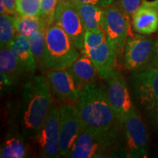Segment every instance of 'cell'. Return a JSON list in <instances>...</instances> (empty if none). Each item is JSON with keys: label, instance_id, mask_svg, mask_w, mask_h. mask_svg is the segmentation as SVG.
<instances>
[{"label": "cell", "instance_id": "8fae6325", "mask_svg": "<svg viewBox=\"0 0 158 158\" xmlns=\"http://www.w3.org/2000/svg\"><path fill=\"white\" fill-rule=\"evenodd\" d=\"M55 21L58 23L78 50L84 48L86 29L76 7L70 0H59Z\"/></svg>", "mask_w": 158, "mask_h": 158}, {"label": "cell", "instance_id": "6da1fadb", "mask_svg": "<svg viewBox=\"0 0 158 158\" xmlns=\"http://www.w3.org/2000/svg\"><path fill=\"white\" fill-rule=\"evenodd\" d=\"M52 102L47 77L34 76L23 84L15 121L27 141H35L54 106Z\"/></svg>", "mask_w": 158, "mask_h": 158}, {"label": "cell", "instance_id": "5bb4252c", "mask_svg": "<svg viewBox=\"0 0 158 158\" xmlns=\"http://www.w3.org/2000/svg\"><path fill=\"white\" fill-rule=\"evenodd\" d=\"M26 75L18 59L8 47L0 51V85L1 94L8 92L19 84Z\"/></svg>", "mask_w": 158, "mask_h": 158}, {"label": "cell", "instance_id": "7a4b0ae2", "mask_svg": "<svg viewBox=\"0 0 158 158\" xmlns=\"http://www.w3.org/2000/svg\"><path fill=\"white\" fill-rule=\"evenodd\" d=\"M83 129L108 131L121 127L105 88L96 83L86 85L76 102Z\"/></svg>", "mask_w": 158, "mask_h": 158}, {"label": "cell", "instance_id": "f546056e", "mask_svg": "<svg viewBox=\"0 0 158 158\" xmlns=\"http://www.w3.org/2000/svg\"><path fill=\"white\" fill-rule=\"evenodd\" d=\"M0 3L5 6L9 15H15L18 14L16 0H0Z\"/></svg>", "mask_w": 158, "mask_h": 158}, {"label": "cell", "instance_id": "d6986e66", "mask_svg": "<svg viewBox=\"0 0 158 158\" xmlns=\"http://www.w3.org/2000/svg\"><path fill=\"white\" fill-rule=\"evenodd\" d=\"M8 48L13 51L26 75H34L37 66L28 37L17 33Z\"/></svg>", "mask_w": 158, "mask_h": 158}, {"label": "cell", "instance_id": "44dd1931", "mask_svg": "<svg viewBox=\"0 0 158 158\" xmlns=\"http://www.w3.org/2000/svg\"><path fill=\"white\" fill-rule=\"evenodd\" d=\"M13 18L17 33L24 35L27 37L35 31L48 28L39 16L16 14L13 15Z\"/></svg>", "mask_w": 158, "mask_h": 158}, {"label": "cell", "instance_id": "5b68a950", "mask_svg": "<svg viewBox=\"0 0 158 158\" xmlns=\"http://www.w3.org/2000/svg\"><path fill=\"white\" fill-rule=\"evenodd\" d=\"M121 136L126 157L141 158L149 156L148 129L135 106L122 123Z\"/></svg>", "mask_w": 158, "mask_h": 158}, {"label": "cell", "instance_id": "cb8c5ba5", "mask_svg": "<svg viewBox=\"0 0 158 158\" xmlns=\"http://www.w3.org/2000/svg\"><path fill=\"white\" fill-rule=\"evenodd\" d=\"M106 35L103 29L97 30H86L84 39V50L97 48L106 42ZM82 49V50H83Z\"/></svg>", "mask_w": 158, "mask_h": 158}, {"label": "cell", "instance_id": "52a82bcc", "mask_svg": "<svg viewBox=\"0 0 158 158\" xmlns=\"http://www.w3.org/2000/svg\"><path fill=\"white\" fill-rule=\"evenodd\" d=\"M155 45V40L148 35L138 33L130 35L122 55L124 69L133 73L153 67Z\"/></svg>", "mask_w": 158, "mask_h": 158}, {"label": "cell", "instance_id": "e0dca14e", "mask_svg": "<svg viewBox=\"0 0 158 158\" xmlns=\"http://www.w3.org/2000/svg\"><path fill=\"white\" fill-rule=\"evenodd\" d=\"M81 53L89 57L98 71L99 77L101 79H104L110 70L115 69L118 58L107 41L97 48L89 50L83 49L81 51Z\"/></svg>", "mask_w": 158, "mask_h": 158}, {"label": "cell", "instance_id": "ffe728a7", "mask_svg": "<svg viewBox=\"0 0 158 158\" xmlns=\"http://www.w3.org/2000/svg\"><path fill=\"white\" fill-rule=\"evenodd\" d=\"M76 7L86 30L102 29L104 9L98 6L70 0Z\"/></svg>", "mask_w": 158, "mask_h": 158}, {"label": "cell", "instance_id": "9c48e42d", "mask_svg": "<svg viewBox=\"0 0 158 158\" xmlns=\"http://www.w3.org/2000/svg\"><path fill=\"white\" fill-rule=\"evenodd\" d=\"M103 80L106 81V90L108 98L120 123L135 108L130 96L125 78L116 69L110 70Z\"/></svg>", "mask_w": 158, "mask_h": 158}, {"label": "cell", "instance_id": "7c38bea8", "mask_svg": "<svg viewBox=\"0 0 158 158\" xmlns=\"http://www.w3.org/2000/svg\"><path fill=\"white\" fill-rule=\"evenodd\" d=\"M40 155L41 157L57 158L59 152V107L54 106L46 121L37 136Z\"/></svg>", "mask_w": 158, "mask_h": 158}, {"label": "cell", "instance_id": "d4e9b609", "mask_svg": "<svg viewBox=\"0 0 158 158\" xmlns=\"http://www.w3.org/2000/svg\"><path fill=\"white\" fill-rule=\"evenodd\" d=\"M59 0H41L40 12L39 17L45 23L47 27L55 22V13Z\"/></svg>", "mask_w": 158, "mask_h": 158}, {"label": "cell", "instance_id": "30bf717a", "mask_svg": "<svg viewBox=\"0 0 158 158\" xmlns=\"http://www.w3.org/2000/svg\"><path fill=\"white\" fill-rule=\"evenodd\" d=\"M83 126L78 109L72 103L59 106V152L60 157H68Z\"/></svg>", "mask_w": 158, "mask_h": 158}, {"label": "cell", "instance_id": "83f0119b", "mask_svg": "<svg viewBox=\"0 0 158 158\" xmlns=\"http://www.w3.org/2000/svg\"><path fill=\"white\" fill-rule=\"evenodd\" d=\"M147 120L155 133L158 135V107L147 113Z\"/></svg>", "mask_w": 158, "mask_h": 158}, {"label": "cell", "instance_id": "8992f818", "mask_svg": "<svg viewBox=\"0 0 158 158\" xmlns=\"http://www.w3.org/2000/svg\"><path fill=\"white\" fill-rule=\"evenodd\" d=\"M102 28L106 32V40L118 59L123 55L126 41L132 33V20L116 4L104 8Z\"/></svg>", "mask_w": 158, "mask_h": 158}, {"label": "cell", "instance_id": "484cf974", "mask_svg": "<svg viewBox=\"0 0 158 158\" xmlns=\"http://www.w3.org/2000/svg\"><path fill=\"white\" fill-rule=\"evenodd\" d=\"M18 14L39 16L41 0H16Z\"/></svg>", "mask_w": 158, "mask_h": 158}, {"label": "cell", "instance_id": "ba28073f", "mask_svg": "<svg viewBox=\"0 0 158 158\" xmlns=\"http://www.w3.org/2000/svg\"><path fill=\"white\" fill-rule=\"evenodd\" d=\"M129 81L134 99L146 114L158 107V69L131 73Z\"/></svg>", "mask_w": 158, "mask_h": 158}, {"label": "cell", "instance_id": "603a6c76", "mask_svg": "<svg viewBox=\"0 0 158 158\" xmlns=\"http://www.w3.org/2000/svg\"><path fill=\"white\" fill-rule=\"evenodd\" d=\"M17 31L13 23V15L8 14L0 15V46L1 48L8 47Z\"/></svg>", "mask_w": 158, "mask_h": 158}, {"label": "cell", "instance_id": "ac0fdd59", "mask_svg": "<svg viewBox=\"0 0 158 158\" xmlns=\"http://www.w3.org/2000/svg\"><path fill=\"white\" fill-rule=\"evenodd\" d=\"M68 70L80 91L86 85L96 83L97 78L99 77L98 71L93 62L87 55L83 53Z\"/></svg>", "mask_w": 158, "mask_h": 158}, {"label": "cell", "instance_id": "2e32d148", "mask_svg": "<svg viewBox=\"0 0 158 158\" xmlns=\"http://www.w3.org/2000/svg\"><path fill=\"white\" fill-rule=\"evenodd\" d=\"M27 140L15 120V124H10L8 130L1 143L0 157L23 158L27 157Z\"/></svg>", "mask_w": 158, "mask_h": 158}, {"label": "cell", "instance_id": "7402d4cb", "mask_svg": "<svg viewBox=\"0 0 158 158\" xmlns=\"http://www.w3.org/2000/svg\"><path fill=\"white\" fill-rule=\"evenodd\" d=\"M46 29L37 30L28 37L37 68L45 70V46Z\"/></svg>", "mask_w": 158, "mask_h": 158}, {"label": "cell", "instance_id": "4dcf8cb0", "mask_svg": "<svg viewBox=\"0 0 158 158\" xmlns=\"http://www.w3.org/2000/svg\"><path fill=\"white\" fill-rule=\"evenodd\" d=\"M152 65L154 68L158 69V35L155 39V54H154V59Z\"/></svg>", "mask_w": 158, "mask_h": 158}, {"label": "cell", "instance_id": "3957f363", "mask_svg": "<svg viewBox=\"0 0 158 158\" xmlns=\"http://www.w3.org/2000/svg\"><path fill=\"white\" fill-rule=\"evenodd\" d=\"M68 157H126L121 127L102 132L83 129Z\"/></svg>", "mask_w": 158, "mask_h": 158}, {"label": "cell", "instance_id": "1f68e13d", "mask_svg": "<svg viewBox=\"0 0 158 158\" xmlns=\"http://www.w3.org/2000/svg\"><path fill=\"white\" fill-rule=\"evenodd\" d=\"M155 155L156 157H158V144L157 145V147H155Z\"/></svg>", "mask_w": 158, "mask_h": 158}, {"label": "cell", "instance_id": "4316f807", "mask_svg": "<svg viewBox=\"0 0 158 158\" xmlns=\"http://www.w3.org/2000/svg\"><path fill=\"white\" fill-rule=\"evenodd\" d=\"M142 2L143 0H115V4L125 12L132 20L134 13L141 5Z\"/></svg>", "mask_w": 158, "mask_h": 158}, {"label": "cell", "instance_id": "277c9868", "mask_svg": "<svg viewBox=\"0 0 158 158\" xmlns=\"http://www.w3.org/2000/svg\"><path fill=\"white\" fill-rule=\"evenodd\" d=\"M78 49L56 21L45 31V70L68 69L80 56Z\"/></svg>", "mask_w": 158, "mask_h": 158}, {"label": "cell", "instance_id": "4fadbf2b", "mask_svg": "<svg viewBox=\"0 0 158 158\" xmlns=\"http://www.w3.org/2000/svg\"><path fill=\"white\" fill-rule=\"evenodd\" d=\"M46 77L51 92L60 101L66 103L78 101L80 90L68 69L48 70Z\"/></svg>", "mask_w": 158, "mask_h": 158}, {"label": "cell", "instance_id": "f1b7e54d", "mask_svg": "<svg viewBox=\"0 0 158 158\" xmlns=\"http://www.w3.org/2000/svg\"><path fill=\"white\" fill-rule=\"evenodd\" d=\"M74 1L96 5L103 9L115 3V0H74Z\"/></svg>", "mask_w": 158, "mask_h": 158}, {"label": "cell", "instance_id": "9a60e30c", "mask_svg": "<svg viewBox=\"0 0 158 158\" xmlns=\"http://www.w3.org/2000/svg\"><path fill=\"white\" fill-rule=\"evenodd\" d=\"M132 26L138 34L149 35L158 31V0H143L132 17Z\"/></svg>", "mask_w": 158, "mask_h": 158}]
</instances>
